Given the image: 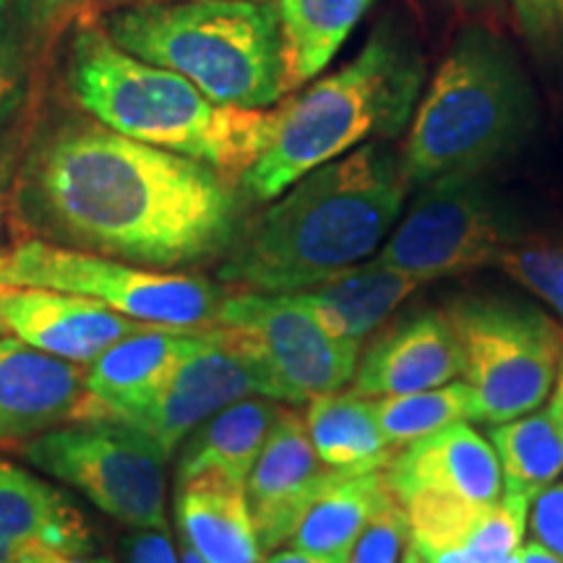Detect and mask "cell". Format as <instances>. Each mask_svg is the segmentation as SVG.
I'll use <instances>...</instances> for the list:
<instances>
[{
    "mask_svg": "<svg viewBox=\"0 0 563 563\" xmlns=\"http://www.w3.org/2000/svg\"><path fill=\"white\" fill-rule=\"evenodd\" d=\"M382 433L394 452L462 420H477V399L467 382H452L431 391L373 399Z\"/></svg>",
    "mask_w": 563,
    "mask_h": 563,
    "instance_id": "cell-28",
    "label": "cell"
},
{
    "mask_svg": "<svg viewBox=\"0 0 563 563\" xmlns=\"http://www.w3.org/2000/svg\"><path fill=\"white\" fill-rule=\"evenodd\" d=\"M180 563H207V561L199 559V555H196L194 551H188V548H183V553H180Z\"/></svg>",
    "mask_w": 563,
    "mask_h": 563,
    "instance_id": "cell-41",
    "label": "cell"
},
{
    "mask_svg": "<svg viewBox=\"0 0 563 563\" xmlns=\"http://www.w3.org/2000/svg\"><path fill=\"white\" fill-rule=\"evenodd\" d=\"M196 336L167 327H144L115 342L84 368L79 420H131L154 402Z\"/></svg>",
    "mask_w": 563,
    "mask_h": 563,
    "instance_id": "cell-18",
    "label": "cell"
},
{
    "mask_svg": "<svg viewBox=\"0 0 563 563\" xmlns=\"http://www.w3.org/2000/svg\"><path fill=\"white\" fill-rule=\"evenodd\" d=\"M501 462L504 493L534 498L563 473V357L545 405L522 418L498 422L488 431Z\"/></svg>",
    "mask_w": 563,
    "mask_h": 563,
    "instance_id": "cell-25",
    "label": "cell"
},
{
    "mask_svg": "<svg viewBox=\"0 0 563 563\" xmlns=\"http://www.w3.org/2000/svg\"><path fill=\"white\" fill-rule=\"evenodd\" d=\"M0 319L5 334L76 365H89L115 342L150 327L110 311L100 300L37 287H5Z\"/></svg>",
    "mask_w": 563,
    "mask_h": 563,
    "instance_id": "cell-15",
    "label": "cell"
},
{
    "mask_svg": "<svg viewBox=\"0 0 563 563\" xmlns=\"http://www.w3.org/2000/svg\"><path fill=\"white\" fill-rule=\"evenodd\" d=\"M467 361L446 311H422L394 323L371 344L352 376L361 397H402L431 391L464 376Z\"/></svg>",
    "mask_w": 563,
    "mask_h": 563,
    "instance_id": "cell-17",
    "label": "cell"
},
{
    "mask_svg": "<svg viewBox=\"0 0 563 563\" xmlns=\"http://www.w3.org/2000/svg\"><path fill=\"white\" fill-rule=\"evenodd\" d=\"M407 191L399 154L386 141L357 146L245 220L217 277L235 292L311 290L382 249Z\"/></svg>",
    "mask_w": 563,
    "mask_h": 563,
    "instance_id": "cell-2",
    "label": "cell"
},
{
    "mask_svg": "<svg viewBox=\"0 0 563 563\" xmlns=\"http://www.w3.org/2000/svg\"><path fill=\"white\" fill-rule=\"evenodd\" d=\"M394 504L384 473L340 477L302 514L290 543L327 563H350L368 525Z\"/></svg>",
    "mask_w": 563,
    "mask_h": 563,
    "instance_id": "cell-23",
    "label": "cell"
},
{
    "mask_svg": "<svg viewBox=\"0 0 563 563\" xmlns=\"http://www.w3.org/2000/svg\"><path fill=\"white\" fill-rule=\"evenodd\" d=\"M118 551H121L123 563H180V555L175 553L167 532L131 530L121 538Z\"/></svg>",
    "mask_w": 563,
    "mask_h": 563,
    "instance_id": "cell-33",
    "label": "cell"
},
{
    "mask_svg": "<svg viewBox=\"0 0 563 563\" xmlns=\"http://www.w3.org/2000/svg\"><path fill=\"white\" fill-rule=\"evenodd\" d=\"M514 282L545 300L563 321V251L553 245L519 243L509 249L498 262Z\"/></svg>",
    "mask_w": 563,
    "mask_h": 563,
    "instance_id": "cell-29",
    "label": "cell"
},
{
    "mask_svg": "<svg viewBox=\"0 0 563 563\" xmlns=\"http://www.w3.org/2000/svg\"><path fill=\"white\" fill-rule=\"evenodd\" d=\"M446 313L467 361L477 420L498 426L545 405L563 357L559 321L527 302L477 295L454 300Z\"/></svg>",
    "mask_w": 563,
    "mask_h": 563,
    "instance_id": "cell-8",
    "label": "cell"
},
{
    "mask_svg": "<svg viewBox=\"0 0 563 563\" xmlns=\"http://www.w3.org/2000/svg\"><path fill=\"white\" fill-rule=\"evenodd\" d=\"M245 397L277 402L266 373L241 350L207 332L196 336L194 347L180 357L154 402L125 422L144 431L173 460L188 433Z\"/></svg>",
    "mask_w": 563,
    "mask_h": 563,
    "instance_id": "cell-13",
    "label": "cell"
},
{
    "mask_svg": "<svg viewBox=\"0 0 563 563\" xmlns=\"http://www.w3.org/2000/svg\"><path fill=\"white\" fill-rule=\"evenodd\" d=\"M63 79L76 108L104 129L199 159L235 186L264 146L269 110L209 100L183 76L121 51L89 13L68 34Z\"/></svg>",
    "mask_w": 563,
    "mask_h": 563,
    "instance_id": "cell-4",
    "label": "cell"
},
{
    "mask_svg": "<svg viewBox=\"0 0 563 563\" xmlns=\"http://www.w3.org/2000/svg\"><path fill=\"white\" fill-rule=\"evenodd\" d=\"M306 426L323 467L342 477L384 473L397 454L384 439L373 399L352 389L311 399Z\"/></svg>",
    "mask_w": 563,
    "mask_h": 563,
    "instance_id": "cell-24",
    "label": "cell"
},
{
    "mask_svg": "<svg viewBox=\"0 0 563 563\" xmlns=\"http://www.w3.org/2000/svg\"><path fill=\"white\" fill-rule=\"evenodd\" d=\"M91 532L66 493L0 460V563H87Z\"/></svg>",
    "mask_w": 563,
    "mask_h": 563,
    "instance_id": "cell-16",
    "label": "cell"
},
{
    "mask_svg": "<svg viewBox=\"0 0 563 563\" xmlns=\"http://www.w3.org/2000/svg\"><path fill=\"white\" fill-rule=\"evenodd\" d=\"M402 563H426V559L415 551L412 543H405V555H402Z\"/></svg>",
    "mask_w": 563,
    "mask_h": 563,
    "instance_id": "cell-40",
    "label": "cell"
},
{
    "mask_svg": "<svg viewBox=\"0 0 563 563\" xmlns=\"http://www.w3.org/2000/svg\"><path fill=\"white\" fill-rule=\"evenodd\" d=\"M441 3L454 5L456 11L470 13V16H496L504 11L506 0H441Z\"/></svg>",
    "mask_w": 563,
    "mask_h": 563,
    "instance_id": "cell-35",
    "label": "cell"
},
{
    "mask_svg": "<svg viewBox=\"0 0 563 563\" xmlns=\"http://www.w3.org/2000/svg\"><path fill=\"white\" fill-rule=\"evenodd\" d=\"M152 3H180V0H91V16L100 13L115 11V9H131V5H152ZM253 3H277V0H253Z\"/></svg>",
    "mask_w": 563,
    "mask_h": 563,
    "instance_id": "cell-36",
    "label": "cell"
},
{
    "mask_svg": "<svg viewBox=\"0 0 563 563\" xmlns=\"http://www.w3.org/2000/svg\"><path fill=\"white\" fill-rule=\"evenodd\" d=\"M376 0H277L287 89L316 81Z\"/></svg>",
    "mask_w": 563,
    "mask_h": 563,
    "instance_id": "cell-26",
    "label": "cell"
},
{
    "mask_svg": "<svg viewBox=\"0 0 563 563\" xmlns=\"http://www.w3.org/2000/svg\"><path fill=\"white\" fill-rule=\"evenodd\" d=\"M342 475L323 467L306 418L282 410L245 481V498L264 553L277 551L298 530L302 514Z\"/></svg>",
    "mask_w": 563,
    "mask_h": 563,
    "instance_id": "cell-14",
    "label": "cell"
},
{
    "mask_svg": "<svg viewBox=\"0 0 563 563\" xmlns=\"http://www.w3.org/2000/svg\"><path fill=\"white\" fill-rule=\"evenodd\" d=\"M211 334L266 373L277 402H311L342 391L361 355V344L327 332L295 295L230 292Z\"/></svg>",
    "mask_w": 563,
    "mask_h": 563,
    "instance_id": "cell-12",
    "label": "cell"
},
{
    "mask_svg": "<svg viewBox=\"0 0 563 563\" xmlns=\"http://www.w3.org/2000/svg\"><path fill=\"white\" fill-rule=\"evenodd\" d=\"M87 563H115L112 559H87Z\"/></svg>",
    "mask_w": 563,
    "mask_h": 563,
    "instance_id": "cell-43",
    "label": "cell"
},
{
    "mask_svg": "<svg viewBox=\"0 0 563 563\" xmlns=\"http://www.w3.org/2000/svg\"><path fill=\"white\" fill-rule=\"evenodd\" d=\"M514 30L545 63L563 66V0H509Z\"/></svg>",
    "mask_w": 563,
    "mask_h": 563,
    "instance_id": "cell-30",
    "label": "cell"
},
{
    "mask_svg": "<svg viewBox=\"0 0 563 563\" xmlns=\"http://www.w3.org/2000/svg\"><path fill=\"white\" fill-rule=\"evenodd\" d=\"M40 9L45 11V16L53 21H58L63 16H68V13H76L79 9H84V5L91 3V0H37Z\"/></svg>",
    "mask_w": 563,
    "mask_h": 563,
    "instance_id": "cell-37",
    "label": "cell"
},
{
    "mask_svg": "<svg viewBox=\"0 0 563 563\" xmlns=\"http://www.w3.org/2000/svg\"><path fill=\"white\" fill-rule=\"evenodd\" d=\"M279 415L282 407L274 399L245 397L201 422L180 443L175 485L203 475H220L245 485Z\"/></svg>",
    "mask_w": 563,
    "mask_h": 563,
    "instance_id": "cell-22",
    "label": "cell"
},
{
    "mask_svg": "<svg viewBox=\"0 0 563 563\" xmlns=\"http://www.w3.org/2000/svg\"><path fill=\"white\" fill-rule=\"evenodd\" d=\"M3 290H5V285H0V298H3ZM5 334V327H3V319H0V336Z\"/></svg>",
    "mask_w": 563,
    "mask_h": 563,
    "instance_id": "cell-42",
    "label": "cell"
},
{
    "mask_svg": "<svg viewBox=\"0 0 563 563\" xmlns=\"http://www.w3.org/2000/svg\"><path fill=\"white\" fill-rule=\"evenodd\" d=\"M405 543L407 519L399 504H394L368 525L350 555V563H399Z\"/></svg>",
    "mask_w": 563,
    "mask_h": 563,
    "instance_id": "cell-31",
    "label": "cell"
},
{
    "mask_svg": "<svg viewBox=\"0 0 563 563\" xmlns=\"http://www.w3.org/2000/svg\"><path fill=\"white\" fill-rule=\"evenodd\" d=\"M95 19L121 51L173 70L220 104L269 110L290 91L274 3L180 0Z\"/></svg>",
    "mask_w": 563,
    "mask_h": 563,
    "instance_id": "cell-6",
    "label": "cell"
},
{
    "mask_svg": "<svg viewBox=\"0 0 563 563\" xmlns=\"http://www.w3.org/2000/svg\"><path fill=\"white\" fill-rule=\"evenodd\" d=\"M530 525L534 543L563 561V483L548 485L532 498Z\"/></svg>",
    "mask_w": 563,
    "mask_h": 563,
    "instance_id": "cell-32",
    "label": "cell"
},
{
    "mask_svg": "<svg viewBox=\"0 0 563 563\" xmlns=\"http://www.w3.org/2000/svg\"><path fill=\"white\" fill-rule=\"evenodd\" d=\"M16 144L9 141V146H0V238H3L5 220L11 214V199H13V178H16L19 167Z\"/></svg>",
    "mask_w": 563,
    "mask_h": 563,
    "instance_id": "cell-34",
    "label": "cell"
},
{
    "mask_svg": "<svg viewBox=\"0 0 563 563\" xmlns=\"http://www.w3.org/2000/svg\"><path fill=\"white\" fill-rule=\"evenodd\" d=\"M0 285L84 295L125 319L194 336H203L220 323L228 300L224 287L201 274L146 269L40 238H24L0 251Z\"/></svg>",
    "mask_w": 563,
    "mask_h": 563,
    "instance_id": "cell-7",
    "label": "cell"
},
{
    "mask_svg": "<svg viewBox=\"0 0 563 563\" xmlns=\"http://www.w3.org/2000/svg\"><path fill=\"white\" fill-rule=\"evenodd\" d=\"M11 211L30 238L159 272L222 256L243 224L220 170L70 110L24 139Z\"/></svg>",
    "mask_w": 563,
    "mask_h": 563,
    "instance_id": "cell-1",
    "label": "cell"
},
{
    "mask_svg": "<svg viewBox=\"0 0 563 563\" xmlns=\"http://www.w3.org/2000/svg\"><path fill=\"white\" fill-rule=\"evenodd\" d=\"M384 475L415 548L454 543L504 496L496 449L467 420L407 443Z\"/></svg>",
    "mask_w": 563,
    "mask_h": 563,
    "instance_id": "cell-11",
    "label": "cell"
},
{
    "mask_svg": "<svg viewBox=\"0 0 563 563\" xmlns=\"http://www.w3.org/2000/svg\"><path fill=\"white\" fill-rule=\"evenodd\" d=\"M534 125V97L514 47L488 24L456 34L415 110L399 170L410 188L488 170Z\"/></svg>",
    "mask_w": 563,
    "mask_h": 563,
    "instance_id": "cell-5",
    "label": "cell"
},
{
    "mask_svg": "<svg viewBox=\"0 0 563 563\" xmlns=\"http://www.w3.org/2000/svg\"><path fill=\"white\" fill-rule=\"evenodd\" d=\"M175 525L183 548L207 563H262L245 485L203 475L175 485Z\"/></svg>",
    "mask_w": 563,
    "mask_h": 563,
    "instance_id": "cell-20",
    "label": "cell"
},
{
    "mask_svg": "<svg viewBox=\"0 0 563 563\" xmlns=\"http://www.w3.org/2000/svg\"><path fill=\"white\" fill-rule=\"evenodd\" d=\"M84 365L0 336V441L34 439L81 418Z\"/></svg>",
    "mask_w": 563,
    "mask_h": 563,
    "instance_id": "cell-19",
    "label": "cell"
},
{
    "mask_svg": "<svg viewBox=\"0 0 563 563\" xmlns=\"http://www.w3.org/2000/svg\"><path fill=\"white\" fill-rule=\"evenodd\" d=\"M426 84L420 40L399 16H386L361 53L269 110L258 157L238 191L269 203L316 167L371 144L402 136Z\"/></svg>",
    "mask_w": 563,
    "mask_h": 563,
    "instance_id": "cell-3",
    "label": "cell"
},
{
    "mask_svg": "<svg viewBox=\"0 0 563 563\" xmlns=\"http://www.w3.org/2000/svg\"><path fill=\"white\" fill-rule=\"evenodd\" d=\"M522 232L493 194L485 170H462L420 188L412 209L378 249V264L420 279L498 266Z\"/></svg>",
    "mask_w": 563,
    "mask_h": 563,
    "instance_id": "cell-10",
    "label": "cell"
},
{
    "mask_svg": "<svg viewBox=\"0 0 563 563\" xmlns=\"http://www.w3.org/2000/svg\"><path fill=\"white\" fill-rule=\"evenodd\" d=\"M519 563H563L561 559H555L551 551H545L543 545L538 543H527L519 551Z\"/></svg>",
    "mask_w": 563,
    "mask_h": 563,
    "instance_id": "cell-39",
    "label": "cell"
},
{
    "mask_svg": "<svg viewBox=\"0 0 563 563\" xmlns=\"http://www.w3.org/2000/svg\"><path fill=\"white\" fill-rule=\"evenodd\" d=\"M53 26L37 0H0V129L30 102Z\"/></svg>",
    "mask_w": 563,
    "mask_h": 563,
    "instance_id": "cell-27",
    "label": "cell"
},
{
    "mask_svg": "<svg viewBox=\"0 0 563 563\" xmlns=\"http://www.w3.org/2000/svg\"><path fill=\"white\" fill-rule=\"evenodd\" d=\"M262 563H327V561L302 553L298 548H285V551H272Z\"/></svg>",
    "mask_w": 563,
    "mask_h": 563,
    "instance_id": "cell-38",
    "label": "cell"
},
{
    "mask_svg": "<svg viewBox=\"0 0 563 563\" xmlns=\"http://www.w3.org/2000/svg\"><path fill=\"white\" fill-rule=\"evenodd\" d=\"M422 285L410 274L389 269L376 258L352 266L311 290L292 292L327 332L363 344Z\"/></svg>",
    "mask_w": 563,
    "mask_h": 563,
    "instance_id": "cell-21",
    "label": "cell"
},
{
    "mask_svg": "<svg viewBox=\"0 0 563 563\" xmlns=\"http://www.w3.org/2000/svg\"><path fill=\"white\" fill-rule=\"evenodd\" d=\"M32 467L70 485L131 530L167 532V456L121 420H74L24 446Z\"/></svg>",
    "mask_w": 563,
    "mask_h": 563,
    "instance_id": "cell-9",
    "label": "cell"
}]
</instances>
